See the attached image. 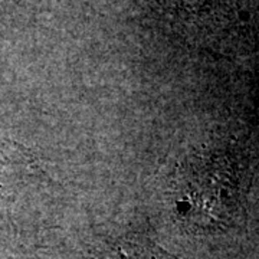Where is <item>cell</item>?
<instances>
[{"instance_id": "obj_1", "label": "cell", "mask_w": 259, "mask_h": 259, "mask_svg": "<svg viewBox=\"0 0 259 259\" xmlns=\"http://www.w3.org/2000/svg\"><path fill=\"white\" fill-rule=\"evenodd\" d=\"M104 255L105 259H167V253L154 245H144L143 242H117Z\"/></svg>"}]
</instances>
